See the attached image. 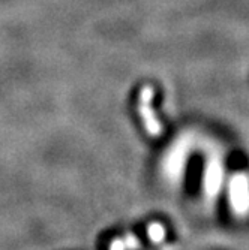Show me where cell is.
<instances>
[{
    "label": "cell",
    "instance_id": "3",
    "mask_svg": "<svg viewBox=\"0 0 249 250\" xmlns=\"http://www.w3.org/2000/svg\"><path fill=\"white\" fill-rule=\"evenodd\" d=\"M186 156H188V144L185 143H177L168 153L165 164H164V171L170 178H177L180 177L186 162Z\"/></svg>",
    "mask_w": 249,
    "mask_h": 250
},
{
    "label": "cell",
    "instance_id": "4",
    "mask_svg": "<svg viewBox=\"0 0 249 250\" xmlns=\"http://www.w3.org/2000/svg\"><path fill=\"white\" fill-rule=\"evenodd\" d=\"M140 112L143 117V123H144V129L147 130V133L150 136H159L161 135V123L158 122L156 116L152 112L150 108V96L147 95V92H144L141 95V101H140Z\"/></svg>",
    "mask_w": 249,
    "mask_h": 250
},
{
    "label": "cell",
    "instance_id": "1",
    "mask_svg": "<svg viewBox=\"0 0 249 250\" xmlns=\"http://www.w3.org/2000/svg\"><path fill=\"white\" fill-rule=\"evenodd\" d=\"M230 204L236 216L249 214V178L237 174L230 181Z\"/></svg>",
    "mask_w": 249,
    "mask_h": 250
},
{
    "label": "cell",
    "instance_id": "5",
    "mask_svg": "<svg viewBox=\"0 0 249 250\" xmlns=\"http://www.w3.org/2000/svg\"><path fill=\"white\" fill-rule=\"evenodd\" d=\"M137 247V241H135L134 237L128 235L125 238H116L111 243L110 250H132Z\"/></svg>",
    "mask_w": 249,
    "mask_h": 250
},
{
    "label": "cell",
    "instance_id": "6",
    "mask_svg": "<svg viewBox=\"0 0 249 250\" xmlns=\"http://www.w3.org/2000/svg\"><path fill=\"white\" fill-rule=\"evenodd\" d=\"M149 237L153 243H161L165 238V229L159 223H153L149 226Z\"/></svg>",
    "mask_w": 249,
    "mask_h": 250
},
{
    "label": "cell",
    "instance_id": "2",
    "mask_svg": "<svg viewBox=\"0 0 249 250\" xmlns=\"http://www.w3.org/2000/svg\"><path fill=\"white\" fill-rule=\"evenodd\" d=\"M222 162L218 154H212L206 165L204 172V193L209 199H215L218 196L219 188L222 185Z\"/></svg>",
    "mask_w": 249,
    "mask_h": 250
}]
</instances>
